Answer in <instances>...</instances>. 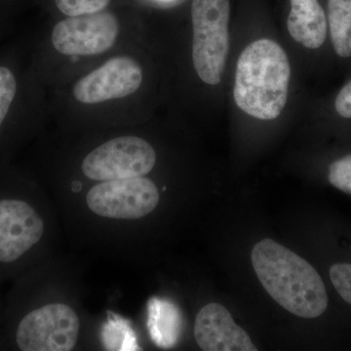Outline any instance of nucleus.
Segmentation results:
<instances>
[{
    "mask_svg": "<svg viewBox=\"0 0 351 351\" xmlns=\"http://www.w3.org/2000/svg\"><path fill=\"white\" fill-rule=\"evenodd\" d=\"M159 199L156 184L145 177L103 182L90 189L86 196L93 213L119 219L144 218L156 209Z\"/></svg>",
    "mask_w": 351,
    "mask_h": 351,
    "instance_id": "obj_6",
    "label": "nucleus"
},
{
    "mask_svg": "<svg viewBox=\"0 0 351 351\" xmlns=\"http://www.w3.org/2000/svg\"><path fill=\"white\" fill-rule=\"evenodd\" d=\"M149 327L157 345L169 348L179 337L180 317L176 307L168 302L156 299L151 302Z\"/></svg>",
    "mask_w": 351,
    "mask_h": 351,
    "instance_id": "obj_13",
    "label": "nucleus"
},
{
    "mask_svg": "<svg viewBox=\"0 0 351 351\" xmlns=\"http://www.w3.org/2000/svg\"><path fill=\"white\" fill-rule=\"evenodd\" d=\"M332 285L343 301L351 304V263H336L330 269Z\"/></svg>",
    "mask_w": 351,
    "mask_h": 351,
    "instance_id": "obj_17",
    "label": "nucleus"
},
{
    "mask_svg": "<svg viewBox=\"0 0 351 351\" xmlns=\"http://www.w3.org/2000/svg\"><path fill=\"white\" fill-rule=\"evenodd\" d=\"M44 223L25 201H0V262L12 263L38 243Z\"/></svg>",
    "mask_w": 351,
    "mask_h": 351,
    "instance_id": "obj_9",
    "label": "nucleus"
},
{
    "mask_svg": "<svg viewBox=\"0 0 351 351\" xmlns=\"http://www.w3.org/2000/svg\"><path fill=\"white\" fill-rule=\"evenodd\" d=\"M156 162L154 147L144 138L125 136L96 147L82 162L84 175L94 181L144 177Z\"/></svg>",
    "mask_w": 351,
    "mask_h": 351,
    "instance_id": "obj_4",
    "label": "nucleus"
},
{
    "mask_svg": "<svg viewBox=\"0 0 351 351\" xmlns=\"http://www.w3.org/2000/svg\"><path fill=\"white\" fill-rule=\"evenodd\" d=\"M251 261L263 288L289 313L313 319L326 311L325 284L304 258L283 245L265 239L254 246Z\"/></svg>",
    "mask_w": 351,
    "mask_h": 351,
    "instance_id": "obj_1",
    "label": "nucleus"
},
{
    "mask_svg": "<svg viewBox=\"0 0 351 351\" xmlns=\"http://www.w3.org/2000/svg\"><path fill=\"white\" fill-rule=\"evenodd\" d=\"M17 83L12 71L0 66V126L6 119L7 113L15 98Z\"/></svg>",
    "mask_w": 351,
    "mask_h": 351,
    "instance_id": "obj_16",
    "label": "nucleus"
},
{
    "mask_svg": "<svg viewBox=\"0 0 351 351\" xmlns=\"http://www.w3.org/2000/svg\"><path fill=\"white\" fill-rule=\"evenodd\" d=\"M290 77L283 48L270 39L254 41L237 61L233 88L237 107L255 119H277L287 103Z\"/></svg>",
    "mask_w": 351,
    "mask_h": 351,
    "instance_id": "obj_2",
    "label": "nucleus"
},
{
    "mask_svg": "<svg viewBox=\"0 0 351 351\" xmlns=\"http://www.w3.org/2000/svg\"><path fill=\"white\" fill-rule=\"evenodd\" d=\"M332 110L339 119L351 120V78L335 96Z\"/></svg>",
    "mask_w": 351,
    "mask_h": 351,
    "instance_id": "obj_18",
    "label": "nucleus"
},
{
    "mask_svg": "<svg viewBox=\"0 0 351 351\" xmlns=\"http://www.w3.org/2000/svg\"><path fill=\"white\" fill-rule=\"evenodd\" d=\"M326 13L335 56L351 61V0H326Z\"/></svg>",
    "mask_w": 351,
    "mask_h": 351,
    "instance_id": "obj_12",
    "label": "nucleus"
},
{
    "mask_svg": "<svg viewBox=\"0 0 351 351\" xmlns=\"http://www.w3.org/2000/svg\"><path fill=\"white\" fill-rule=\"evenodd\" d=\"M110 0H55V3L64 15L68 17L101 12Z\"/></svg>",
    "mask_w": 351,
    "mask_h": 351,
    "instance_id": "obj_15",
    "label": "nucleus"
},
{
    "mask_svg": "<svg viewBox=\"0 0 351 351\" xmlns=\"http://www.w3.org/2000/svg\"><path fill=\"white\" fill-rule=\"evenodd\" d=\"M328 180L332 186L351 195V154L330 164Z\"/></svg>",
    "mask_w": 351,
    "mask_h": 351,
    "instance_id": "obj_14",
    "label": "nucleus"
},
{
    "mask_svg": "<svg viewBox=\"0 0 351 351\" xmlns=\"http://www.w3.org/2000/svg\"><path fill=\"white\" fill-rule=\"evenodd\" d=\"M196 343L204 351H257L246 332L221 304L211 302L195 318Z\"/></svg>",
    "mask_w": 351,
    "mask_h": 351,
    "instance_id": "obj_10",
    "label": "nucleus"
},
{
    "mask_svg": "<svg viewBox=\"0 0 351 351\" xmlns=\"http://www.w3.org/2000/svg\"><path fill=\"white\" fill-rule=\"evenodd\" d=\"M230 0H193L191 3L193 66L206 84H219L223 77L230 47Z\"/></svg>",
    "mask_w": 351,
    "mask_h": 351,
    "instance_id": "obj_3",
    "label": "nucleus"
},
{
    "mask_svg": "<svg viewBox=\"0 0 351 351\" xmlns=\"http://www.w3.org/2000/svg\"><path fill=\"white\" fill-rule=\"evenodd\" d=\"M119 24L112 13L98 12L62 20L52 32V44L68 56L101 54L114 45Z\"/></svg>",
    "mask_w": 351,
    "mask_h": 351,
    "instance_id": "obj_7",
    "label": "nucleus"
},
{
    "mask_svg": "<svg viewBox=\"0 0 351 351\" xmlns=\"http://www.w3.org/2000/svg\"><path fill=\"white\" fill-rule=\"evenodd\" d=\"M289 34L311 50L321 49L329 39L326 8L320 0H290Z\"/></svg>",
    "mask_w": 351,
    "mask_h": 351,
    "instance_id": "obj_11",
    "label": "nucleus"
},
{
    "mask_svg": "<svg viewBox=\"0 0 351 351\" xmlns=\"http://www.w3.org/2000/svg\"><path fill=\"white\" fill-rule=\"evenodd\" d=\"M80 318L71 306L50 304L27 314L16 332L23 351H69L77 343Z\"/></svg>",
    "mask_w": 351,
    "mask_h": 351,
    "instance_id": "obj_5",
    "label": "nucleus"
},
{
    "mask_svg": "<svg viewBox=\"0 0 351 351\" xmlns=\"http://www.w3.org/2000/svg\"><path fill=\"white\" fill-rule=\"evenodd\" d=\"M142 82L143 71L137 61L115 57L78 80L73 94L80 103L94 105L130 96Z\"/></svg>",
    "mask_w": 351,
    "mask_h": 351,
    "instance_id": "obj_8",
    "label": "nucleus"
}]
</instances>
